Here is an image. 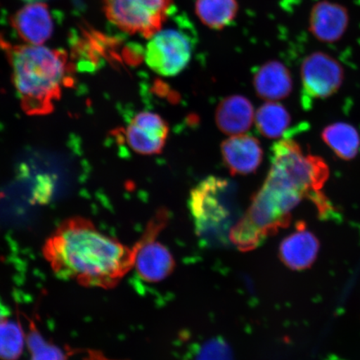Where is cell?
Wrapping results in <instances>:
<instances>
[{
	"label": "cell",
	"instance_id": "cell-6",
	"mask_svg": "<svg viewBox=\"0 0 360 360\" xmlns=\"http://www.w3.org/2000/svg\"><path fill=\"white\" fill-rule=\"evenodd\" d=\"M232 187L226 179L210 176L193 188L188 206L200 235L219 231L229 224Z\"/></svg>",
	"mask_w": 360,
	"mask_h": 360
},
{
	"label": "cell",
	"instance_id": "cell-12",
	"mask_svg": "<svg viewBox=\"0 0 360 360\" xmlns=\"http://www.w3.org/2000/svg\"><path fill=\"white\" fill-rule=\"evenodd\" d=\"M11 22L20 38L28 44L42 45L53 34L51 12L43 3L22 7L13 16Z\"/></svg>",
	"mask_w": 360,
	"mask_h": 360
},
{
	"label": "cell",
	"instance_id": "cell-16",
	"mask_svg": "<svg viewBox=\"0 0 360 360\" xmlns=\"http://www.w3.org/2000/svg\"><path fill=\"white\" fill-rule=\"evenodd\" d=\"M195 11L202 25L222 30L236 19L238 4L237 0H196Z\"/></svg>",
	"mask_w": 360,
	"mask_h": 360
},
{
	"label": "cell",
	"instance_id": "cell-14",
	"mask_svg": "<svg viewBox=\"0 0 360 360\" xmlns=\"http://www.w3.org/2000/svg\"><path fill=\"white\" fill-rule=\"evenodd\" d=\"M254 120L253 105L242 96L225 98L215 112V122L220 131L233 136L245 133Z\"/></svg>",
	"mask_w": 360,
	"mask_h": 360
},
{
	"label": "cell",
	"instance_id": "cell-21",
	"mask_svg": "<svg viewBox=\"0 0 360 360\" xmlns=\"http://www.w3.org/2000/svg\"><path fill=\"white\" fill-rule=\"evenodd\" d=\"M195 360H235L226 341L214 338L205 342L195 354Z\"/></svg>",
	"mask_w": 360,
	"mask_h": 360
},
{
	"label": "cell",
	"instance_id": "cell-15",
	"mask_svg": "<svg viewBox=\"0 0 360 360\" xmlns=\"http://www.w3.org/2000/svg\"><path fill=\"white\" fill-rule=\"evenodd\" d=\"M254 87L260 98L281 101L290 96L292 80L288 68L277 60L264 63L254 75Z\"/></svg>",
	"mask_w": 360,
	"mask_h": 360
},
{
	"label": "cell",
	"instance_id": "cell-2",
	"mask_svg": "<svg viewBox=\"0 0 360 360\" xmlns=\"http://www.w3.org/2000/svg\"><path fill=\"white\" fill-rule=\"evenodd\" d=\"M13 84L27 114L44 115L53 110L68 79L64 51L27 44L8 51Z\"/></svg>",
	"mask_w": 360,
	"mask_h": 360
},
{
	"label": "cell",
	"instance_id": "cell-9",
	"mask_svg": "<svg viewBox=\"0 0 360 360\" xmlns=\"http://www.w3.org/2000/svg\"><path fill=\"white\" fill-rule=\"evenodd\" d=\"M169 134V126L159 115L141 112L134 117L125 130L128 146L138 154H160Z\"/></svg>",
	"mask_w": 360,
	"mask_h": 360
},
{
	"label": "cell",
	"instance_id": "cell-8",
	"mask_svg": "<svg viewBox=\"0 0 360 360\" xmlns=\"http://www.w3.org/2000/svg\"><path fill=\"white\" fill-rule=\"evenodd\" d=\"M302 103L305 108L312 101L325 100L340 89L345 72L340 63L323 52H314L306 57L301 65Z\"/></svg>",
	"mask_w": 360,
	"mask_h": 360
},
{
	"label": "cell",
	"instance_id": "cell-7",
	"mask_svg": "<svg viewBox=\"0 0 360 360\" xmlns=\"http://www.w3.org/2000/svg\"><path fill=\"white\" fill-rule=\"evenodd\" d=\"M169 214L160 210L148 224L146 233L137 243L138 251L134 267L142 280L156 283L165 280L174 271V259L172 254L155 238L166 223Z\"/></svg>",
	"mask_w": 360,
	"mask_h": 360
},
{
	"label": "cell",
	"instance_id": "cell-3",
	"mask_svg": "<svg viewBox=\"0 0 360 360\" xmlns=\"http://www.w3.org/2000/svg\"><path fill=\"white\" fill-rule=\"evenodd\" d=\"M330 171L321 157L305 154L302 148L290 139H283L273 146L271 168L265 183L283 191L311 200L319 212L331 209L322 188Z\"/></svg>",
	"mask_w": 360,
	"mask_h": 360
},
{
	"label": "cell",
	"instance_id": "cell-10",
	"mask_svg": "<svg viewBox=\"0 0 360 360\" xmlns=\"http://www.w3.org/2000/svg\"><path fill=\"white\" fill-rule=\"evenodd\" d=\"M349 24L347 8L340 4L322 0L310 11L309 30L323 43H335L345 34Z\"/></svg>",
	"mask_w": 360,
	"mask_h": 360
},
{
	"label": "cell",
	"instance_id": "cell-4",
	"mask_svg": "<svg viewBox=\"0 0 360 360\" xmlns=\"http://www.w3.org/2000/svg\"><path fill=\"white\" fill-rule=\"evenodd\" d=\"M112 25L130 34L150 39L174 13L173 0H103Z\"/></svg>",
	"mask_w": 360,
	"mask_h": 360
},
{
	"label": "cell",
	"instance_id": "cell-13",
	"mask_svg": "<svg viewBox=\"0 0 360 360\" xmlns=\"http://www.w3.org/2000/svg\"><path fill=\"white\" fill-rule=\"evenodd\" d=\"M319 250L318 238L302 223H299L296 231L282 241L281 259L287 267L302 270L311 266Z\"/></svg>",
	"mask_w": 360,
	"mask_h": 360
},
{
	"label": "cell",
	"instance_id": "cell-5",
	"mask_svg": "<svg viewBox=\"0 0 360 360\" xmlns=\"http://www.w3.org/2000/svg\"><path fill=\"white\" fill-rule=\"evenodd\" d=\"M182 25L162 28L148 42L145 60L156 74L173 77L186 69L195 47L190 26Z\"/></svg>",
	"mask_w": 360,
	"mask_h": 360
},
{
	"label": "cell",
	"instance_id": "cell-1",
	"mask_svg": "<svg viewBox=\"0 0 360 360\" xmlns=\"http://www.w3.org/2000/svg\"><path fill=\"white\" fill-rule=\"evenodd\" d=\"M138 251L98 231L89 220L63 223L43 253L57 276L86 287L110 289L134 267Z\"/></svg>",
	"mask_w": 360,
	"mask_h": 360
},
{
	"label": "cell",
	"instance_id": "cell-18",
	"mask_svg": "<svg viewBox=\"0 0 360 360\" xmlns=\"http://www.w3.org/2000/svg\"><path fill=\"white\" fill-rule=\"evenodd\" d=\"M291 123L289 112L281 103L267 102L256 112L255 124L259 133L269 139H278L287 134Z\"/></svg>",
	"mask_w": 360,
	"mask_h": 360
},
{
	"label": "cell",
	"instance_id": "cell-11",
	"mask_svg": "<svg viewBox=\"0 0 360 360\" xmlns=\"http://www.w3.org/2000/svg\"><path fill=\"white\" fill-rule=\"evenodd\" d=\"M225 165L233 175L255 172L263 160V150L257 139L238 134L229 138L221 145Z\"/></svg>",
	"mask_w": 360,
	"mask_h": 360
},
{
	"label": "cell",
	"instance_id": "cell-19",
	"mask_svg": "<svg viewBox=\"0 0 360 360\" xmlns=\"http://www.w3.org/2000/svg\"><path fill=\"white\" fill-rule=\"evenodd\" d=\"M26 337L15 321L0 317V359L17 360L25 348Z\"/></svg>",
	"mask_w": 360,
	"mask_h": 360
},
{
	"label": "cell",
	"instance_id": "cell-20",
	"mask_svg": "<svg viewBox=\"0 0 360 360\" xmlns=\"http://www.w3.org/2000/svg\"><path fill=\"white\" fill-rule=\"evenodd\" d=\"M26 340L31 353L30 360H67L64 351L45 340L33 323Z\"/></svg>",
	"mask_w": 360,
	"mask_h": 360
},
{
	"label": "cell",
	"instance_id": "cell-17",
	"mask_svg": "<svg viewBox=\"0 0 360 360\" xmlns=\"http://www.w3.org/2000/svg\"><path fill=\"white\" fill-rule=\"evenodd\" d=\"M321 138L333 152L344 160H353L360 148V135L354 126L338 122L323 129Z\"/></svg>",
	"mask_w": 360,
	"mask_h": 360
}]
</instances>
